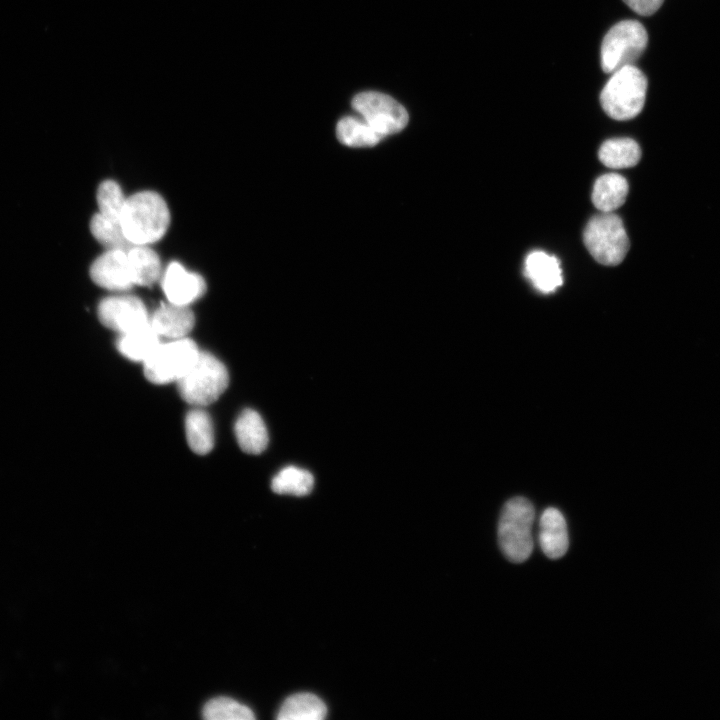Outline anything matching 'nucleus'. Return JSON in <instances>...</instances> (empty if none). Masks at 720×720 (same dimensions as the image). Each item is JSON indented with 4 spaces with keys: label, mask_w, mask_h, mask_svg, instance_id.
<instances>
[{
    "label": "nucleus",
    "mask_w": 720,
    "mask_h": 720,
    "mask_svg": "<svg viewBox=\"0 0 720 720\" xmlns=\"http://www.w3.org/2000/svg\"><path fill=\"white\" fill-rule=\"evenodd\" d=\"M598 155L605 166L620 169L635 166L641 158V150L631 138H612L603 142Z\"/></svg>",
    "instance_id": "nucleus-21"
},
{
    "label": "nucleus",
    "mask_w": 720,
    "mask_h": 720,
    "mask_svg": "<svg viewBox=\"0 0 720 720\" xmlns=\"http://www.w3.org/2000/svg\"><path fill=\"white\" fill-rule=\"evenodd\" d=\"M185 434L190 449L199 455L209 453L214 446V429L210 416L197 407L185 418Z\"/></svg>",
    "instance_id": "nucleus-19"
},
{
    "label": "nucleus",
    "mask_w": 720,
    "mask_h": 720,
    "mask_svg": "<svg viewBox=\"0 0 720 720\" xmlns=\"http://www.w3.org/2000/svg\"><path fill=\"white\" fill-rule=\"evenodd\" d=\"M352 107L380 135L400 132L408 123L406 109L392 97L379 92H362L352 100Z\"/></svg>",
    "instance_id": "nucleus-8"
},
{
    "label": "nucleus",
    "mask_w": 720,
    "mask_h": 720,
    "mask_svg": "<svg viewBox=\"0 0 720 720\" xmlns=\"http://www.w3.org/2000/svg\"><path fill=\"white\" fill-rule=\"evenodd\" d=\"M207 720H252V710L228 697H216L209 700L202 710Z\"/></svg>",
    "instance_id": "nucleus-26"
},
{
    "label": "nucleus",
    "mask_w": 720,
    "mask_h": 720,
    "mask_svg": "<svg viewBox=\"0 0 720 720\" xmlns=\"http://www.w3.org/2000/svg\"><path fill=\"white\" fill-rule=\"evenodd\" d=\"M647 45L648 34L642 23L632 19L616 23L601 43L600 63L603 72L611 74L626 65H633Z\"/></svg>",
    "instance_id": "nucleus-5"
},
{
    "label": "nucleus",
    "mask_w": 720,
    "mask_h": 720,
    "mask_svg": "<svg viewBox=\"0 0 720 720\" xmlns=\"http://www.w3.org/2000/svg\"><path fill=\"white\" fill-rule=\"evenodd\" d=\"M92 281L107 290L126 291L134 283L128 262L127 250L107 249L90 266Z\"/></svg>",
    "instance_id": "nucleus-11"
},
{
    "label": "nucleus",
    "mask_w": 720,
    "mask_h": 720,
    "mask_svg": "<svg viewBox=\"0 0 720 720\" xmlns=\"http://www.w3.org/2000/svg\"><path fill=\"white\" fill-rule=\"evenodd\" d=\"M314 486V477L306 469L297 466L282 468L271 481V489L277 494L305 496Z\"/></svg>",
    "instance_id": "nucleus-22"
},
{
    "label": "nucleus",
    "mask_w": 720,
    "mask_h": 720,
    "mask_svg": "<svg viewBox=\"0 0 720 720\" xmlns=\"http://www.w3.org/2000/svg\"><path fill=\"white\" fill-rule=\"evenodd\" d=\"M539 542L550 559L561 558L568 549L567 525L563 514L556 508H547L540 517Z\"/></svg>",
    "instance_id": "nucleus-13"
},
{
    "label": "nucleus",
    "mask_w": 720,
    "mask_h": 720,
    "mask_svg": "<svg viewBox=\"0 0 720 720\" xmlns=\"http://www.w3.org/2000/svg\"><path fill=\"white\" fill-rule=\"evenodd\" d=\"M127 256L134 285L150 286L161 278L160 258L149 245H132Z\"/></svg>",
    "instance_id": "nucleus-18"
},
{
    "label": "nucleus",
    "mask_w": 720,
    "mask_h": 720,
    "mask_svg": "<svg viewBox=\"0 0 720 720\" xmlns=\"http://www.w3.org/2000/svg\"><path fill=\"white\" fill-rule=\"evenodd\" d=\"M525 275L542 293L554 292L563 283L558 259L543 251H533L526 257Z\"/></svg>",
    "instance_id": "nucleus-14"
},
{
    "label": "nucleus",
    "mask_w": 720,
    "mask_h": 720,
    "mask_svg": "<svg viewBox=\"0 0 720 720\" xmlns=\"http://www.w3.org/2000/svg\"><path fill=\"white\" fill-rule=\"evenodd\" d=\"M162 338L150 323L121 334L117 340L118 351L132 361L145 362L158 348Z\"/></svg>",
    "instance_id": "nucleus-16"
},
{
    "label": "nucleus",
    "mask_w": 720,
    "mask_h": 720,
    "mask_svg": "<svg viewBox=\"0 0 720 720\" xmlns=\"http://www.w3.org/2000/svg\"><path fill=\"white\" fill-rule=\"evenodd\" d=\"M534 518V507L524 497H514L504 505L498 523V541L509 561L521 563L531 555Z\"/></svg>",
    "instance_id": "nucleus-3"
},
{
    "label": "nucleus",
    "mask_w": 720,
    "mask_h": 720,
    "mask_svg": "<svg viewBox=\"0 0 720 720\" xmlns=\"http://www.w3.org/2000/svg\"><path fill=\"white\" fill-rule=\"evenodd\" d=\"M163 292L168 302L189 306L206 292V282L197 273L188 271L179 262H171L161 276Z\"/></svg>",
    "instance_id": "nucleus-10"
},
{
    "label": "nucleus",
    "mask_w": 720,
    "mask_h": 720,
    "mask_svg": "<svg viewBox=\"0 0 720 720\" xmlns=\"http://www.w3.org/2000/svg\"><path fill=\"white\" fill-rule=\"evenodd\" d=\"M336 133L339 141L350 147L374 146L383 138L364 120L351 116L344 117L338 122Z\"/></svg>",
    "instance_id": "nucleus-23"
},
{
    "label": "nucleus",
    "mask_w": 720,
    "mask_h": 720,
    "mask_svg": "<svg viewBox=\"0 0 720 720\" xmlns=\"http://www.w3.org/2000/svg\"><path fill=\"white\" fill-rule=\"evenodd\" d=\"M648 81L634 65H626L614 73L600 93V104L612 119L623 121L636 117L643 109Z\"/></svg>",
    "instance_id": "nucleus-2"
},
{
    "label": "nucleus",
    "mask_w": 720,
    "mask_h": 720,
    "mask_svg": "<svg viewBox=\"0 0 720 720\" xmlns=\"http://www.w3.org/2000/svg\"><path fill=\"white\" fill-rule=\"evenodd\" d=\"M96 198L99 213L107 219L120 224L127 198L124 196L119 184L113 180L101 182L97 189Z\"/></svg>",
    "instance_id": "nucleus-25"
},
{
    "label": "nucleus",
    "mask_w": 720,
    "mask_h": 720,
    "mask_svg": "<svg viewBox=\"0 0 720 720\" xmlns=\"http://www.w3.org/2000/svg\"><path fill=\"white\" fill-rule=\"evenodd\" d=\"M90 230L94 238L107 249L128 250L132 246L120 224L107 219L99 212L91 218Z\"/></svg>",
    "instance_id": "nucleus-24"
},
{
    "label": "nucleus",
    "mask_w": 720,
    "mask_h": 720,
    "mask_svg": "<svg viewBox=\"0 0 720 720\" xmlns=\"http://www.w3.org/2000/svg\"><path fill=\"white\" fill-rule=\"evenodd\" d=\"M237 443L242 451L248 454L262 453L269 442L268 430L258 412L245 409L234 425Z\"/></svg>",
    "instance_id": "nucleus-15"
},
{
    "label": "nucleus",
    "mask_w": 720,
    "mask_h": 720,
    "mask_svg": "<svg viewBox=\"0 0 720 720\" xmlns=\"http://www.w3.org/2000/svg\"><path fill=\"white\" fill-rule=\"evenodd\" d=\"M151 327L167 340L187 337L195 324V317L188 306L168 302L155 310L149 319Z\"/></svg>",
    "instance_id": "nucleus-12"
},
{
    "label": "nucleus",
    "mask_w": 720,
    "mask_h": 720,
    "mask_svg": "<svg viewBox=\"0 0 720 720\" xmlns=\"http://www.w3.org/2000/svg\"><path fill=\"white\" fill-rule=\"evenodd\" d=\"M176 383L184 401L202 407L215 402L223 394L229 383V375L220 360L200 351L193 365Z\"/></svg>",
    "instance_id": "nucleus-4"
},
{
    "label": "nucleus",
    "mask_w": 720,
    "mask_h": 720,
    "mask_svg": "<svg viewBox=\"0 0 720 720\" xmlns=\"http://www.w3.org/2000/svg\"><path fill=\"white\" fill-rule=\"evenodd\" d=\"M199 353L196 343L187 337L162 341L143 363L145 377L154 384L177 382L190 369Z\"/></svg>",
    "instance_id": "nucleus-7"
},
{
    "label": "nucleus",
    "mask_w": 720,
    "mask_h": 720,
    "mask_svg": "<svg viewBox=\"0 0 720 720\" xmlns=\"http://www.w3.org/2000/svg\"><path fill=\"white\" fill-rule=\"evenodd\" d=\"M628 189V182L622 175L604 174L594 183L592 202L601 212H613L625 203Z\"/></svg>",
    "instance_id": "nucleus-17"
},
{
    "label": "nucleus",
    "mask_w": 720,
    "mask_h": 720,
    "mask_svg": "<svg viewBox=\"0 0 720 720\" xmlns=\"http://www.w3.org/2000/svg\"><path fill=\"white\" fill-rule=\"evenodd\" d=\"M97 314L104 326L120 334L144 326L150 319L144 303L132 295H116L102 299Z\"/></svg>",
    "instance_id": "nucleus-9"
},
{
    "label": "nucleus",
    "mask_w": 720,
    "mask_h": 720,
    "mask_svg": "<svg viewBox=\"0 0 720 720\" xmlns=\"http://www.w3.org/2000/svg\"><path fill=\"white\" fill-rule=\"evenodd\" d=\"M583 240L591 256L607 266L620 264L629 250L623 222L613 212H601L592 217L584 229Z\"/></svg>",
    "instance_id": "nucleus-6"
},
{
    "label": "nucleus",
    "mask_w": 720,
    "mask_h": 720,
    "mask_svg": "<svg viewBox=\"0 0 720 720\" xmlns=\"http://www.w3.org/2000/svg\"><path fill=\"white\" fill-rule=\"evenodd\" d=\"M169 224V208L158 193L141 191L127 198L120 226L131 245H150L159 241Z\"/></svg>",
    "instance_id": "nucleus-1"
},
{
    "label": "nucleus",
    "mask_w": 720,
    "mask_h": 720,
    "mask_svg": "<svg viewBox=\"0 0 720 720\" xmlns=\"http://www.w3.org/2000/svg\"><path fill=\"white\" fill-rule=\"evenodd\" d=\"M632 11L641 16H651L659 10L664 0H622Z\"/></svg>",
    "instance_id": "nucleus-27"
},
{
    "label": "nucleus",
    "mask_w": 720,
    "mask_h": 720,
    "mask_svg": "<svg viewBox=\"0 0 720 720\" xmlns=\"http://www.w3.org/2000/svg\"><path fill=\"white\" fill-rule=\"evenodd\" d=\"M327 714L324 702L311 693H297L288 697L279 709V720H322Z\"/></svg>",
    "instance_id": "nucleus-20"
}]
</instances>
